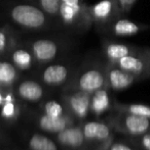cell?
Here are the masks:
<instances>
[{
	"mask_svg": "<svg viewBox=\"0 0 150 150\" xmlns=\"http://www.w3.org/2000/svg\"><path fill=\"white\" fill-rule=\"evenodd\" d=\"M9 21L21 29L27 31H44L52 28L54 21L46 12L33 3L24 2L12 3L7 9Z\"/></svg>",
	"mask_w": 150,
	"mask_h": 150,
	"instance_id": "6da1fadb",
	"label": "cell"
},
{
	"mask_svg": "<svg viewBox=\"0 0 150 150\" xmlns=\"http://www.w3.org/2000/svg\"><path fill=\"white\" fill-rule=\"evenodd\" d=\"M107 86L106 62L86 61L76 69L72 79L65 87L66 89H76L88 93L102 89Z\"/></svg>",
	"mask_w": 150,
	"mask_h": 150,
	"instance_id": "7a4b0ae2",
	"label": "cell"
},
{
	"mask_svg": "<svg viewBox=\"0 0 150 150\" xmlns=\"http://www.w3.org/2000/svg\"><path fill=\"white\" fill-rule=\"evenodd\" d=\"M59 22L65 29L78 34H83L92 28L90 6L84 0H60Z\"/></svg>",
	"mask_w": 150,
	"mask_h": 150,
	"instance_id": "3957f363",
	"label": "cell"
},
{
	"mask_svg": "<svg viewBox=\"0 0 150 150\" xmlns=\"http://www.w3.org/2000/svg\"><path fill=\"white\" fill-rule=\"evenodd\" d=\"M38 80L46 87H65L70 82L77 67L67 61H52L39 67Z\"/></svg>",
	"mask_w": 150,
	"mask_h": 150,
	"instance_id": "277c9868",
	"label": "cell"
},
{
	"mask_svg": "<svg viewBox=\"0 0 150 150\" xmlns=\"http://www.w3.org/2000/svg\"><path fill=\"white\" fill-rule=\"evenodd\" d=\"M26 43L30 47L38 67L58 60L65 51V42L54 38H35Z\"/></svg>",
	"mask_w": 150,
	"mask_h": 150,
	"instance_id": "5b68a950",
	"label": "cell"
},
{
	"mask_svg": "<svg viewBox=\"0 0 150 150\" xmlns=\"http://www.w3.org/2000/svg\"><path fill=\"white\" fill-rule=\"evenodd\" d=\"M111 127L132 137H139L150 132V119L146 117L117 111L110 122Z\"/></svg>",
	"mask_w": 150,
	"mask_h": 150,
	"instance_id": "8992f818",
	"label": "cell"
},
{
	"mask_svg": "<svg viewBox=\"0 0 150 150\" xmlns=\"http://www.w3.org/2000/svg\"><path fill=\"white\" fill-rule=\"evenodd\" d=\"M90 95L84 91L63 88V103L67 110L80 122L86 120L90 113Z\"/></svg>",
	"mask_w": 150,
	"mask_h": 150,
	"instance_id": "52a82bcc",
	"label": "cell"
},
{
	"mask_svg": "<svg viewBox=\"0 0 150 150\" xmlns=\"http://www.w3.org/2000/svg\"><path fill=\"white\" fill-rule=\"evenodd\" d=\"M115 64L138 77L139 80L150 78V52L148 47H140L137 52L121 58Z\"/></svg>",
	"mask_w": 150,
	"mask_h": 150,
	"instance_id": "ba28073f",
	"label": "cell"
},
{
	"mask_svg": "<svg viewBox=\"0 0 150 150\" xmlns=\"http://www.w3.org/2000/svg\"><path fill=\"white\" fill-rule=\"evenodd\" d=\"M93 25L105 30L114 20L123 16L117 0H101L90 6Z\"/></svg>",
	"mask_w": 150,
	"mask_h": 150,
	"instance_id": "9c48e42d",
	"label": "cell"
},
{
	"mask_svg": "<svg viewBox=\"0 0 150 150\" xmlns=\"http://www.w3.org/2000/svg\"><path fill=\"white\" fill-rule=\"evenodd\" d=\"M81 128L88 144L99 146L113 140L110 124L101 120H83L81 122Z\"/></svg>",
	"mask_w": 150,
	"mask_h": 150,
	"instance_id": "30bf717a",
	"label": "cell"
},
{
	"mask_svg": "<svg viewBox=\"0 0 150 150\" xmlns=\"http://www.w3.org/2000/svg\"><path fill=\"white\" fill-rule=\"evenodd\" d=\"M55 135L57 143L67 150H83L88 146L82 132L81 122L71 125Z\"/></svg>",
	"mask_w": 150,
	"mask_h": 150,
	"instance_id": "8fae6325",
	"label": "cell"
},
{
	"mask_svg": "<svg viewBox=\"0 0 150 150\" xmlns=\"http://www.w3.org/2000/svg\"><path fill=\"white\" fill-rule=\"evenodd\" d=\"M107 86L110 90L122 91L130 88L133 84L140 81L138 77L122 69L115 63L106 61Z\"/></svg>",
	"mask_w": 150,
	"mask_h": 150,
	"instance_id": "7c38bea8",
	"label": "cell"
},
{
	"mask_svg": "<svg viewBox=\"0 0 150 150\" xmlns=\"http://www.w3.org/2000/svg\"><path fill=\"white\" fill-rule=\"evenodd\" d=\"M14 91L18 99L31 103L39 102L45 95L44 85L39 80H19L18 83L14 86Z\"/></svg>",
	"mask_w": 150,
	"mask_h": 150,
	"instance_id": "4fadbf2b",
	"label": "cell"
},
{
	"mask_svg": "<svg viewBox=\"0 0 150 150\" xmlns=\"http://www.w3.org/2000/svg\"><path fill=\"white\" fill-rule=\"evenodd\" d=\"M149 29V25L141 24L123 16H119L114 20L104 31H107L110 35L115 37H132Z\"/></svg>",
	"mask_w": 150,
	"mask_h": 150,
	"instance_id": "5bb4252c",
	"label": "cell"
},
{
	"mask_svg": "<svg viewBox=\"0 0 150 150\" xmlns=\"http://www.w3.org/2000/svg\"><path fill=\"white\" fill-rule=\"evenodd\" d=\"M78 120H75V117L71 113H67L63 117H55L40 112L35 117V122L38 128L50 134H57L66 129L67 127L76 124Z\"/></svg>",
	"mask_w": 150,
	"mask_h": 150,
	"instance_id": "9a60e30c",
	"label": "cell"
},
{
	"mask_svg": "<svg viewBox=\"0 0 150 150\" xmlns=\"http://www.w3.org/2000/svg\"><path fill=\"white\" fill-rule=\"evenodd\" d=\"M7 59L12 62V64L21 71H27L32 69L35 65H37L35 57L31 51L30 47L26 42L18 43L7 55Z\"/></svg>",
	"mask_w": 150,
	"mask_h": 150,
	"instance_id": "2e32d148",
	"label": "cell"
},
{
	"mask_svg": "<svg viewBox=\"0 0 150 150\" xmlns=\"http://www.w3.org/2000/svg\"><path fill=\"white\" fill-rule=\"evenodd\" d=\"M139 46L122 42L104 40L102 42V52L107 62L116 63L121 58L138 51Z\"/></svg>",
	"mask_w": 150,
	"mask_h": 150,
	"instance_id": "e0dca14e",
	"label": "cell"
},
{
	"mask_svg": "<svg viewBox=\"0 0 150 150\" xmlns=\"http://www.w3.org/2000/svg\"><path fill=\"white\" fill-rule=\"evenodd\" d=\"M109 88L104 87L90 95V113L96 117L102 115L112 107Z\"/></svg>",
	"mask_w": 150,
	"mask_h": 150,
	"instance_id": "ac0fdd59",
	"label": "cell"
},
{
	"mask_svg": "<svg viewBox=\"0 0 150 150\" xmlns=\"http://www.w3.org/2000/svg\"><path fill=\"white\" fill-rule=\"evenodd\" d=\"M21 78V71L7 58H0V85L3 89H11Z\"/></svg>",
	"mask_w": 150,
	"mask_h": 150,
	"instance_id": "d6986e66",
	"label": "cell"
},
{
	"mask_svg": "<svg viewBox=\"0 0 150 150\" xmlns=\"http://www.w3.org/2000/svg\"><path fill=\"white\" fill-rule=\"evenodd\" d=\"M21 40L17 32L9 26L0 28V58H6L12 48L20 43Z\"/></svg>",
	"mask_w": 150,
	"mask_h": 150,
	"instance_id": "ffe728a7",
	"label": "cell"
},
{
	"mask_svg": "<svg viewBox=\"0 0 150 150\" xmlns=\"http://www.w3.org/2000/svg\"><path fill=\"white\" fill-rule=\"evenodd\" d=\"M28 147L30 150H60L58 143L41 133H34L29 137Z\"/></svg>",
	"mask_w": 150,
	"mask_h": 150,
	"instance_id": "44dd1931",
	"label": "cell"
},
{
	"mask_svg": "<svg viewBox=\"0 0 150 150\" xmlns=\"http://www.w3.org/2000/svg\"><path fill=\"white\" fill-rule=\"evenodd\" d=\"M40 110H41L40 112L55 117H63L67 113H70L67 110L63 101L61 102L56 99H48V100L43 101L40 105Z\"/></svg>",
	"mask_w": 150,
	"mask_h": 150,
	"instance_id": "7402d4cb",
	"label": "cell"
},
{
	"mask_svg": "<svg viewBox=\"0 0 150 150\" xmlns=\"http://www.w3.org/2000/svg\"><path fill=\"white\" fill-rule=\"evenodd\" d=\"M34 5L41 8L44 12L50 16L52 21L59 22V11H60V0H26Z\"/></svg>",
	"mask_w": 150,
	"mask_h": 150,
	"instance_id": "603a6c76",
	"label": "cell"
},
{
	"mask_svg": "<svg viewBox=\"0 0 150 150\" xmlns=\"http://www.w3.org/2000/svg\"><path fill=\"white\" fill-rule=\"evenodd\" d=\"M113 107L116 111H122V112H128L133 115L146 117L150 119V106L144 104H138V103H132V104H121V103H115Z\"/></svg>",
	"mask_w": 150,
	"mask_h": 150,
	"instance_id": "cb8c5ba5",
	"label": "cell"
},
{
	"mask_svg": "<svg viewBox=\"0 0 150 150\" xmlns=\"http://www.w3.org/2000/svg\"><path fill=\"white\" fill-rule=\"evenodd\" d=\"M20 113V104L17 102V100L4 102L0 107V117L7 122H16Z\"/></svg>",
	"mask_w": 150,
	"mask_h": 150,
	"instance_id": "d4e9b609",
	"label": "cell"
},
{
	"mask_svg": "<svg viewBox=\"0 0 150 150\" xmlns=\"http://www.w3.org/2000/svg\"><path fill=\"white\" fill-rule=\"evenodd\" d=\"M135 138H137L136 144L141 150H150V132Z\"/></svg>",
	"mask_w": 150,
	"mask_h": 150,
	"instance_id": "484cf974",
	"label": "cell"
},
{
	"mask_svg": "<svg viewBox=\"0 0 150 150\" xmlns=\"http://www.w3.org/2000/svg\"><path fill=\"white\" fill-rule=\"evenodd\" d=\"M108 150H139L134 145L128 144L122 141H113L110 144Z\"/></svg>",
	"mask_w": 150,
	"mask_h": 150,
	"instance_id": "4316f807",
	"label": "cell"
},
{
	"mask_svg": "<svg viewBox=\"0 0 150 150\" xmlns=\"http://www.w3.org/2000/svg\"><path fill=\"white\" fill-rule=\"evenodd\" d=\"M137 0H117L118 4L120 6V9L123 12V14H126L132 10L133 6L135 5Z\"/></svg>",
	"mask_w": 150,
	"mask_h": 150,
	"instance_id": "83f0119b",
	"label": "cell"
},
{
	"mask_svg": "<svg viewBox=\"0 0 150 150\" xmlns=\"http://www.w3.org/2000/svg\"><path fill=\"white\" fill-rule=\"evenodd\" d=\"M4 103V90L2 92H0V107Z\"/></svg>",
	"mask_w": 150,
	"mask_h": 150,
	"instance_id": "f1b7e54d",
	"label": "cell"
},
{
	"mask_svg": "<svg viewBox=\"0 0 150 150\" xmlns=\"http://www.w3.org/2000/svg\"><path fill=\"white\" fill-rule=\"evenodd\" d=\"M3 90H5V89H3V88H2V86L0 85V92H2V91H3Z\"/></svg>",
	"mask_w": 150,
	"mask_h": 150,
	"instance_id": "f546056e",
	"label": "cell"
},
{
	"mask_svg": "<svg viewBox=\"0 0 150 150\" xmlns=\"http://www.w3.org/2000/svg\"><path fill=\"white\" fill-rule=\"evenodd\" d=\"M0 138H1V129H0Z\"/></svg>",
	"mask_w": 150,
	"mask_h": 150,
	"instance_id": "4dcf8cb0",
	"label": "cell"
},
{
	"mask_svg": "<svg viewBox=\"0 0 150 150\" xmlns=\"http://www.w3.org/2000/svg\"><path fill=\"white\" fill-rule=\"evenodd\" d=\"M148 49H149V52H150V47H148Z\"/></svg>",
	"mask_w": 150,
	"mask_h": 150,
	"instance_id": "1f68e13d",
	"label": "cell"
}]
</instances>
